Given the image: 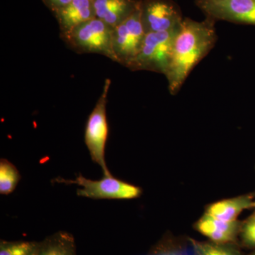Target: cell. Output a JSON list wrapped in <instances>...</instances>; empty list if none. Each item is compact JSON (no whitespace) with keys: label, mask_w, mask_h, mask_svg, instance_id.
I'll list each match as a JSON object with an SVG mask.
<instances>
[{"label":"cell","mask_w":255,"mask_h":255,"mask_svg":"<svg viewBox=\"0 0 255 255\" xmlns=\"http://www.w3.org/2000/svg\"><path fill=\"white\" fill-rule=\"evenodd\" d=\"M40 242L5 241L0 243V255H37Z\"/></svg>","instance_id":"16"},{"label":"cell","mask_w":255,"mask_h":255,"mask_svg":"<svg viewBox=\"0 0 255 255\" xmlns=\"http://www.w3.org/2000/svg\"><path fill=\"white\" fill-rule=\"evenodd\" d=\"M53 15L59 26L60 38H63L82 23L96 17L93 0H72Z\"/></svg>","instance_id":"10"},{"label":"cell","mask_w":255,"mask_h":255,"mask_svg":"<svg viewBox=\"0 0 255 255\" xmlns=\"http://www.w3.org/2000/svg\"><path fill=\"white\" fill-rule=\"evenodd\" d=\"M196 6L215 21L255 26V0H195Z\"/></svg>","instance_id":"8"},{"label":"cell","mask_w":255,"mask_h":255,"mask_svg":"<svg viewBox=\"0 0 255 255\" xmlns=\"http://www.w3.org/2000/svg\"><path fill=\"white\" fill-rule=\"evenodd\" d=\"M114 28L97 17L82 23L62 39L78 53H97L115 60L112 48Z\"/></svg>","instance_id":"4"},{"label":"cell","mask_w":255,"mask_h":255,"mask_svg":"<svg viewBox=\"0 0 255 255\" xmlns=\"http://www.w3.org/2000/svg\"><path fill=\"white\" fill-rule=\"evenodd\" d=\"M239 245L248 249H255V212L242 222Z\"/></svg>","instance_id":"17"},{"label":"cell","mask_w":255,"mask_h":255,"mask_svg":"<svg viewBox=\"0 0 255 255\" xmlns=\"http://www.w3.org/2000/svg\"><path fill=\"white\" fill-rule=\"evenodd\" d=\"M111 80L107 79L103 91L89 116L85 132V142L92 160L100 166L104 176L112 175L106 162V145L109 135L107 104Z\"/></svg>","instance_id":"3"},{"label":"cell","mask_w":255,"mask_h":255,"mask_svg":"<svg viewBox=\"0 0 255 255\" xmlns=\"http://www.w3.org/2000/svg\"><path fill=\"white\" fill-rule=\"evenodd\" d=\"M147 255H192L185 248L178 246L173 241H163L159 243Z\"/></svg>","instance_id":"18"},{"label":"cell","mask_w":255,"mask_h":255,"mask_svg":"<svg viewBox=\"0 0 255 255\" xmlns=\"http://www.w3.org/2000/svg\"><path fill=\"white\" fill-rule=\"evenodd\" d=\"M53 182L76 184L80 187L77 189V195L92 199L127 200L136 199L142 194L140 187L117 179L113 175L104 176L100 180H92L81 174L71 180L58 177L53 179Z\"/></svg>","instance_id":"5"},{"label":"cell","mask_w":255,"mask_h":255,"mask_svg":"<svg viewBox=\"0 0 255 255\" xmlns=\"http://www.w3.org/2000/svg\"><path fill=\"white\" fill-rule=\"evenodd\" d=\"M72 0H42L47 8L53 12V14L66 6Z\"/></svg>","instance_id":"19"},{"label":"cell","mask_w":255,"mask_h":255,"mask_svg":"<svg viewBox=\"0 0 255 255\" xmlns=\"http://www.w3.org/2000/svg\"><path fill=\"white\" fill-rule=\"evenodd\" d=\"M145 35L139 7L130 17L114 28L112 48L114 62L129 68L141 49Z\"/></svg>","instance_id":"6"},{"label":"cell","mask_w":255,"mask_h":255,"mask_svg":"<svg viewBox=\"0 0 255 255\" xmlns=\"http://www.w3.org/2000/svg\"><path fill=\"white\" fill-rule=\"evenodd\" d=\"M241 221H224L206 214L196 221L194 228L209 239L217 243H239Z\"/></svg>","instance_id":"9"},{"label":"cell","mask_w":255,"mask_h":255,"mask_svg":"<svg viewBox=\"0 0 255 255\" xmlns=\"http://www.w3.org/2000/svg\"><path fill=\"white\" fill-rule=\"evenodd\" d=\"M216 21L206 17L199 21L184 18L174 38L172 57L166 74L172 95L180 91L193 69L209 54L217 41Z\"/></svg>","instance_id":"1"},{"label":"cell","mask_w":255,"mask_h":255,"mask_svg":"<svg viewBox=\"0 0 255 255\" xmlns=\"http://www.w3.org/2000/svg\"><path fill=\"white\" fill-rule=\"evenodd\" d=\"M192 255H243L239 243H217L189 239Z\"/></svg>","instance_id":"14"},{"label":"cell","mask_w":255,"mask_h":255,"mask_svg":"<svg viewBox=\"0 0 255 255\" xmlns=\"http://www.w3.org/2000/svg\"><path fill=\"white\" fill-rule=\"evenodd\" d=\"M37 255H78L71 233L58 231L40 242Z\"/></svg>","instance_id":"13"},{"label":"cell","mask_w":255,"mask_h":255,"mask_svg":"<svg viewBox=\"0 0 255 255\" xmlns=\"http://www.w3.org/2000/svg\"><path fill=\"white\" fill-rule=\"evenodd\" d=\"M248 255H255V249L253 250V251L251 252V253H250Z\"/></svg>","instance_id":"20"},{"label":"cell","mask_w":255,"mask_h":255,"mask_svg":"<svg viewBox=\"0 0 255 255\" xmlns=\"http://www.w3.org/2000/svg\"><path fill=\"white\" fill-rule=\"evenodd\" d=\"M253 209H255V201H254V203H253Z\"/></svg>","instance_id":"21"},{"label":"cell","mask_w":255,"mask_h":255,"mask_svg":"<svg viewBox=\"0 0 255 255\" xmlns=\"http://www.w3.org/2000/svg\"><path fill=\"white\" fill-rule=\"evenodd\" d=\"M180 26L170 31L147 33L141 49L128 69L132 71L147 70L166 75L174 38Z\"/></svg>","instance_id":"2"},{"label":"cell","mask_w":255,"mask_h":255,"mask_svg":"<svg viewBox=\"0 0 255 255\" xmlns=\"http://www.w3.org/2000/svg\"><path fill=\"white\" fill-rule=\"evenodd\" d=\"M253 195L246 194L217 201L208 206L206 213L222 221H236L243 211L253 209Z\"/></svg>","instance_id":"12"},{"label":"cell","mask_w":255,"mask_h":255,"mask_svg":"<svg viewBox=\"0 0 255 255\" xmlns=\"http://www.w3.org/2000/svg\"><path fill=\"white\" fill-rule=\"evenodd\" d=\"M140 11L146 34L179 27L184 18L179 5L172 0H141Z\"/></svg>","instance_id":"7"},{"label":"cell","mask_w":255,"mask_h":255,"mask_svg":"<svg viewBox=\"0 0 255 255\" xmlns=\"http://www.w3.org/2000/svg\"><path fill=\"white\" fill-rule=\"evenodd\" d=\"M21 175L14 164L5 158L0 160V194L9 195L16 189Z\"/></svg>","instance_id":"15"},{"label":"cell","mask_w":255,"mask_h":255,"mask_svg":"<svg viewBox=\"0 0 255 255\" xmlns=\"http://www.w3.org/2000/svg\"><path fill=\"white\" fill-rule=\"evenodd\" d=\"M141 0H93L96 17L115 28L140 7Z\"/></svg>","instance_id":"11"}]
</instances>
